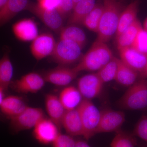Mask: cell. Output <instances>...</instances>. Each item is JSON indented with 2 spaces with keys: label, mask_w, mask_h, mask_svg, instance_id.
I'll return each instance as SVG.
<instances>
[{
  "label": "cell",
  "mask_w": 147,
  "mask_h": 147,
  "mask_svg": "<svg viewBox=\"0 0 147 147\" xmlns=\"http://www.w3.org/2000/svg\"><path fill=\"white\" fill-rule=\"evenodd\" d=\"M46 110L50 119L57 125L59 129L62 127V121L66 110L61 102L59 97L50 94L45 97Z\"/></svg>",
  "instance_id": "e0dca14e"
},
{
  "label": "cell",
  "mask_w": 147,
  "mask_h": 147,
  "mask_svg": "<svg viewBox=\"0 0 147 147\" xmlns=\"http://www.w3.org/2000/svg\"><path fill=\"white\" fill-rule=\"evenodd\" d=\"M59 97L65 110H68L78 108L83 97L78 88L71 86L63 89Z\"/></svg>",
  "instance_id": "7402d4cb"
},
{
  "label": "cell",
  "mask_w": 147,
  "mask_h": 147,
  "mask_svg": "<svg viewBox=\"0 0 147 147\" xmlns=\"http://www.w3.org/2000/svg\"><path fill=\"white\" fill-rule=\"evenodd\" d=\"M57 42L51 34L42 33L38 35L32 41L31 53L36 59L40 61L53 54Z\"/></svg>",
  "instance_id": "9c48e42d"
},
{
  "label": "cell",
  "mask_w": 147,
  "mask_h": 147,
  "mask_svg": "<svg viewBox=\"0 0 147 147\" xmlns=\"http://www.w3.org/2000/svg\"><path fill=\"white\" fill-rule=\"evenodd\" d=\"M12 30L15 36L23 41H33L38 35L36 24L30 18L16 22L12 26Z\"/></svg>",
  "instance_id": "9a60e30c"
},
{
  "label": "cell",
  "mask_w": 147,
  "mask_h": 147,
  "mask_svg": "<svg viewBox=\"0 0 147 147\" xmlns=\"http://www.w3.org/2000/svg\"><path fill=\"white\" fill-rule=\"evenodd\" d=\"M104 83L97 74H87L78 82V88L84 99L91 100L97 97L102 91Z\"/></svg>",
  "instance_id": "52a82bcc"
},
{
  "label": "cell",
  "mask_w": 147,
  "mask_h": 147,
  "mask_svg": "<svg viewBox=\"0 0 147 147\" xmlns=\"http://www.w3.org/2000/svg\"><path fill=\"white\" fill-rule=\"evenodd\" d=\"M7 0H0V9L2 8L5 5Z\"/></svg>",
  "instance_id": "74e56055"
},
{
  "label": "cell",
  "mask_w": 147,
  "mask_h": 147,
  "mask_svg": "<svg viewBox=\"0 0 147 147\" xmlns=\"http://www.w3.org/2000/svg\"><path fill=\"white\" fill-rule=\"evenodd\" d=\"M60 39L69 40L78 43L83 48L86 42V37L83 30L70 25L63 28L60 31Z\"/></svg>",
  "instance_id": "d4e9b609"
},
{
  "label": "cell",
  "mask_w": 147,
  "mask_h": 147,
  "mask_svg": "<svg viewBox=\"0 0 147 147\" xmlns=\"http://www.w3.org/2000/svg\"><path fill=\"white\" fill-rule=\"evenodd\" d=\"M125 121L124 113L111 109L101 111L98 133L117 131L119 130Z\"/></svg>",
  "instance_id": "8fae6325"
},
{
  "label": "cell",
  "mask_w": 147,
  "mask_h": 147,
  "mask_svg": "<svg viewBox=\"0 0 147 147\" xmlns=\"http://www.w3.org/2000/svg\"><path fill=\"white\" fill-rule=\"evenodd\" d=\"M127 110H142L147 107V79H139L129 86L118 101Z\"/></svg>",
  "instance_id": "3957f363"
},
{
  "label": "cell",
  "mask_w": 147,
  "mask_h": 147,
  "mask_svg": "<svg viewBox=\"0 0 147 147\" xmlns=\"http://www.w3.org/2000/svg\"><path fill=\"white\" fill-rule=\"evenodd\" d=\"M82 118L84 134L83 137L89 140L97 134L100 123L101 111L90 100L84 99L78 107Z\"/></svg>",
  "instance_id": "277c9868"
},
{
  "label": "cell",
  "mask_w": 147,
  "mask_h": 147,
  "mask_svg": "<svg viewBox=\"0 0 147 147\" xmlns=\"http://www.w3.org/2000/svg\"><path fill=\"white\" fill-rule=\"evenodd\" d=\"M106 43L96 40L91 47L74 68L77 72L98 71L114 57Z\"/></svg>",
  "instance_id": "6da1fadb"
},
{
  "label": "cell",
  "mask_w": 147,
  "mask_h": 147,
  "mask_svg": "<svg viewBox=\"0 0 147 147\" xmlns=\"http://www.w3.org/2000/svg\"><path fill=\"white\" fill-rule=\"evenodd\" d=\"M103 10L96 39L106 43L117 31L122 6L115 0H104Z\"/></svg>",
  "instance_id": "7a4b0ae2"
},
{
  "label": "cell",
  "mask_w": 147,
  "mask_h": 147,
  "mask_svg": "<svg viewBox=\"0 0 147 147\" xmlns=\"http://www.w3.org/2000/svg\"><path fill=\"white\" fill-rule=\"evenodd\" d=\"M103 10V5L96 4L82 24L90 30L97 33Z\"/></svg>",
  "instance_id": "4316f807"
},
{
  "label": "cell",
  "mask_w": 147,
  "mask_h": 147,
  "mask_svg": "<svg viewBox=\"0 0 147 147\" xmlns=\"http://www.w3.org/2000/svg\"><path fill=\"white\" fill-rule=\"evenodd\" d=\"M139 79H147V62L144 70L139 74Z\"/></svg>",
  "instance_id": "d590c367"
},
{
  "label": "cell",
  "mask_w": 147,
  "mask_h": 147,
  "mask_svg": "<svg viewBox=\"0 0 147 147\" xmlns=\"http://www.w3.org/2000/svg\"><path fill=\"white\" fill-rule=\"evenodd\" d=\"M143 28L145 31L147 32V17L144 22Z\"/></svg>",
  "instance_id": "f35d334b"
},
{
  "label": "cell",
  "mask_w": 147,
  "mask_h": 147,
  "mask_svg": "<svg viewBox=\"0 0 147 147\" xmlns=\"http://www.w3.org/2000/svg\"><path fill=\"white\" fill-rule=\"evenodd\" d=\"M27 107L22 98L16 96H9L5 97L0 103L2 113L10 118L18 115Z\"/></svg>",
  "instance_id": "d6986e66"
},
{
  "label": "cell",
  "mask_w": 147,
  "mask_h": 147,
  "mask_svg": "<svg viewBox=\"0 0 147 147\" xmlns=\"http://www.w3.org/2000/svg\"><path fill=\"white\" fill-rule=\"evenodd\" d=\"M81 0H72L73 1L74 4V7L75 6V5L77 3L79 2Z\"/></svg>",
  "instance_id": "ab89813d"
},
{
  "label": "cell",
  "mask_w": 147,
  "mask_h": 147,
  "mask_svg": "<svg viewBox=\"0 0 147 147\" xmlns=\"http://www.w3.org/2000/svg\"><path fill=\"white\" fill-rule=\"evenodd\" d=\"M139 78V73L129 67L119 59L115 81L125 86H130Z\"/></svg>",
  "instance_id": "cb8c5ba5"
},
{
  "label": "cell",
  "mask_w": 147,
  "mask_h": 147,
  "mask_svg": "<svg viewBox=\"0 0 147 147\" xmlns=\"http://www.w3.org/2000/svg\"><path fill=\"white\" fill-rule=\"evenodd\" d=\"M119 59L115 57L96 72L104 84L115 80Z\"/></svg>",
  "instance_id": "83f0119b"
},
{
  "label": "cell",
  "mask_w": 147,
  "mask_h": 147,
  "mask_svg": "<svg viewBox=\"0 0 147 147\" xmlns=\"http://www.w3.org/2000/svg\"><path fill=\"white\" fill-rule=\"evenodd\" d=\"M143 28L142 24L137 18L134 23L127 27L118 36L116 37L118 49L131 47L139 33Z\"/></svg>",
  "instance_id": "44dd1931"
},
{
  "label": "cell",
  "mask_w": 147,
  "mask_h": 147,
  "mask_svg": "<svg viewBox=\"0 0 147 147\" xmlns=\"http://www.w3.org/2000/svg\"><path fill=\"white\" fill-rule=\"evenodd\" d=\"M120 59L124 63L139 74L144 70L147 62V55L138 52L132 47L119 50Z\"/></svg>",
  "instance_id": "5bb4252c"
},
{
  "label": "cell",
  "mask_w": 147,
  "mask_h": 147,
  "mask_svg": "<svg viewBox=\"0 0 147 147\" xmlns=\"http://www.w3.org/2000/svg\"><path fill=\"white\" fill-rule=\"evenodd\" d=\"M13 68L8 54H5L0 61V87L6 90L11 84Z\"/></svg>",
  "instance_id": "484cf974"
},
{
  "label": "cell",
  "mask_w": 147,
  "mask_h": 147,
  "mask_svg": "<svg viewBox=\"0 0 147 147\" xmlns=\"http://www.w3.org/2000/svg\"><path fill=\"white\" fill-rule=\"evenodd\" d=\"M82 48L78 43L71 40L60 39L56 43L55 50L51 56L58 63L70 64L81 58Z\"/></svg>",
  "instance_id": "5b68a950"
},
{
  "label": "cell",
  "mask_w": 147,
  "mask_h": 147,
  "mask_svg": "<svg viewBox=\"0 0 147 147\" xmlns=\"http://www.w3.org/2000/svg\"><path fill=\"white\" fill-rule=\"evenodd\" d=\"M57 125L50 119H42L34 128L33 135L41 144L53 143L60 132Z\"/></svg>",
  "instance_id": "7c38bea8"
},
{
  "label": "cell",
  "mask_w": 147,
  "mask_h": 147,
  "mask_svg": "<svg viewBox=\"0 0 147 147\" xmlns=\"http://www.w3.org/2000/svg\"><path fill=\"white\" fill-rule=\"evenodd\" d=\"M76 142L71 135L59 133L53 143V147H74Z\"/></svg>",
  "instance_id": "4dcf8cb0"
},
{
  "label": "cell",
  "mask_w": 147,
  "mask_h": 147,
  "mask_svg": "<svg viewBox=\"0 0 147 147\" xmlns=\"http://www.w3.org/2000/svg\"><path fill=\"white\" fill-rule=\"evenodd\" d=\"M134 134L147 143V116H142L138 121Z\"/></svg>",
  "instance_id": "1f68e13d"
},
{
  "label": "cell",
  "mask_w": 147,
  "mask_h": 147,
  "mask_svg": "<svg viewBox=\"0 0 147 147\" xmlns=\"http://www.w3.org/2000/svg\"><path fill=\"white\" fill-rule=\"evenodd\" d=\"M74 147H91L87 142L83 140H79L76 141V144Z\"/></svg>",
  "instance_id": "e575fe53"
},
{
  "label": "cell",
  "mask_w": 147,
  "mask_h": 147,
  "mask_svg": "<svg viewBox=\"0 0 147 147\" xmlns=\"http://www.w3.org/2000/svg\"><path fill=\"white\" fill-rule=\"evenodd\" d=\"M45 79L38 74L31 72L11 82L10 86L16 92L23 93H34L45 85Z\"/></svg>",
  "instance_id": "ba28073f"
},
{
  "label": "cell",
  "mask_w": 147,
  "mask_h": 147,
  "mask_svg": "<svg viewBox=\"0 0 147 147\" xmlns=\"http://www.w3.org/2000/svg\"><path fill=\"white\" fill-rule=\"evenodd\" d=\"M44 117L42 109L29 107L15 117H10L11 128L15 132L34 128L37 124Z\"/></svg>",
  "instance_id": "8992f818"
},
{
  "label": "cell",
  "mask_w": 147,
  "mask_h": 147,
  "mask_svg": "<svg viewBox=\"0 0 147 147\" xmlns=\"http://www.w3.org/2000/svg\"><path fill=\"white\" fill-rule=\"evenodd\" d=\"M62 126L69 135L72 137L83 136L84 128L78 108L66 111L62 121Z\"/></svg>",
  "instance_id": "2e32d148"
},
{
  "label": "cell",
  "mask_w": 147,
  "mask_h": 147,
  "mask_svg": "<svg viewBox=\"0 0 147 147\" xmlns=\"http://www.w3.org/2000/svg\"><path fill=\"white\" fill-rule=\"evenodd\" d=\"M131 47L140 53L147 55V32L143 28L139 31Z\"/></svg>",
  "instance_id": "f546056e"
},
{
  "label": "cell",
  "mask_w": 147,
  "mask_h": 147,
  "mask_svg": "<svg viewBox=\"0 0 147 147\" xmlns=\"http://www.w3.org/2000/svg\"><path fill=\"white\" fill-rule=\"evenodd\" d=\"M26 9L33 13L51 30L60 32L63 28V19L56 9L48 10L40 8L35 4L29 3Z\"/></svg>",
  "instance_id": "30bf717a"
},
{
  "label": "cell",
  "mask_w": 147,
  "mask_h": 147,
  "mask_svg": "<svg viewBox=\"0 0 147 147\" xmlns=\"http://www.w3.org/2000/svg\"><path fill=\"white\" fill-rule=\"evenodd\" d=\"M111 142V147H135L137 144L135 137L119 129Z\"/></svg>",
  "instance_id": "f1b7e54d"
},
{
  "label": "cell",
  "mask_w": 147,
  "mask_h": 147,
  "mask_svg": "<svg viewBox=\"0 0 147 147\" xmlns=\"http://www.w3.org/2000/svg\"><path fill=\"white\" fill-rule=\"evenodd\" d=\"M29 4L28 0H7L6 3L0 9V24L2 26L24 9Z\"/></svg>",
  "instance_id": "ac0fdd59"
},
{
  "label": "cell",
  "mask_w": 147,
  "mask_h": 147,
  "mask_svg": "<svg viewBox=\"0 0 147 147\" xmlns=\"http://www.w3.org/2000/svg\"><path fill=\"white\" fill-rule=\"evenodd\" d=\"M79 73L74 68L60 67L47 71L43 78L46 82L57 86H65L70 84Z\"/></svg>",
  "instance_id": "4fadbf2b"
},
{
  "label": "cell",
  "mask_w": 147,
  "mask_h": 147,
  "mask_svg": "<svg viewBox=\"0 0 147 147\" xmlns=\"http://www.w3.org/2000/svg\"><path fill=\"white\" fill-rule=\"evenodd\" d=\"M139 3L137 1L131 3L121 13L116 37L137 19Z\"/></svg>",
  "instance_id": "603a6c76"
},
{
  "label": "cell",
  "mask_w": 147,
  "mask_h": 147,
  "mask_svg": "<svg viewBox=\"0 0 147 147\" xmlns=\"http://www.w3.org/2000/svg\"><path fill=\"white\" fill-rule=\"evenodd\" d=\"M74 9L72 0H59V3L56 10L63 19L71 13Z\"/></svg>",
  "instance_id": "d6a6232c"
},
{
  "label": "cell",
  "mask_w": 147,
  "mask_h": 147,
  "mask_svg": "<svg viewBox=\"0 0 147 147\" xmlns=\"http://www.w3.org/2000/svg\"><path fill=\"white\" fill-rule=\"evenodd\" d=\"M5 91V90L3 89V88L0 87V103L2 102L3 100L5 98L4 97Z\"/></svg>",
  "instance_id": "8d00e7d4"
},
{
  "label": "cell",
  "mask_w": 147,
  "mask_h": 147,
  "mask_svg": "<svg viewBox=\"0 0 147 147\" xmlns=\"http://www.w3.org/2000/svg\"><path fill=\"white\" fill-rule=\"evenodd\" d=\"M59 3V0H38L37 5L39 7L45 10L56 9Z\"/></svg>",
  "instance_id": "836d02e7"
},
{
  "label": "cell",
  "mask_w": 147,
  "mask_h": 147,
  "mask_svg": "<svg viewBox=\"0 0 147 147\" xmlns=\"http://www.w3.org/2000/svg\"><path fill=\"white\" fill-rule=\"evenodd\" d=\"M96 4L95 0H81L74 7L69 18L68 24L70 25L82 24L84 19Z\"/></svg>",
  "instance_id": "ffe728a7"
}]
</instances>
